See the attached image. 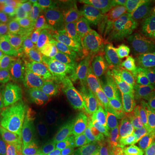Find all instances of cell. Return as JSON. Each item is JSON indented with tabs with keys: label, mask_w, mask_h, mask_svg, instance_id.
I'll return each instance as SVG.
<instances>
[{
	"label": "cell",
	"mask_w": 155,
	"mask_h": 155,
	"mask_svg": "<svg viewBox=\"0 0 155 155\" xmlns=\"http://www.w3.org/2000/svg\"><path fill=\"white\" fill-rule=\"evenodd\" d=\"M138 155H155V131L151 137L148 145L141 150Z\"/></svg>",
	"instance_id": "1f68e13d"
},
{
	"label": "cell",
	"mask_w": 155,
	"mask_h": 155,
	"mask_svg": "<svg viewBox=\"0 0 155 155\" xmlns=\"http://www.w3.org/2000/svg\"><path fill=\"white\" fill-rule=\"evenodd\" d=\"M84 125L94 134L106 155L136 153L134 150L144 149L152 137L145 132L125 127L106 116L86 110L84 112Z\"/></svg>",
	"instance_id": "6da1fadb"
},
{
	"label": "cell",
	"mask_w": 155,
	"mask_h": 155,
	"mask_svg": "<svg viewBox=\"0 0 155 155\" xmlns=\"http://www.w3.org/2000/svg\"><path fill=\"white\" fill-rule=\"evenodd\" d=\"M17 67L15 48L3 47L0 48V72L14 70Z\"/></svg>",
	"instance_id": "4316f807"
},
{
	"label": "cell",
	"mask_w": 155,
	"mask_h": 155,
	"mask_svg": "<svg viewBox=\"0 0 155 155\" xmlns=\"http://www.w3.org/2000/svg\"><path fill=\"white\" fill-rule=\"evenodd\" d=\"M121 4L125 9L118 11L123 17L121 22L126 29L129 48L153 44L155 41V15L152 3L138 1Z\"/></svg>",
	"instance_id": "3957f363"
},
{
	"label": "cell",
	"mask_w": 155,
	"mask_h": 155,
	"mask_svg": "<svg viewBox=\"0 0 155 155\" xmlns=\"http://www.w3.org/2000/svg\"><path fill=\"white\" fill-rule=\"evenodd\" d=\"M106 78L107 77L103 67L97 63L96 60H85L82 63L78 73L72 90V97L75 99L81 97L91 88L101 85Z\"/></svg>",
	"instance_id": "30bf717a"
},
{
	"label": "cell",
	"mask_w": 155,
	"mask_h": 155,
	"mask_svg": "<svg viewBox=\"0 0 155 155\" xmlns=\"http://www.w3.org/2000/svg\"><path fill=\"white\" fill-rule=\"evenodd\" d=\"M52 128V135L80 155H106L91 130L85 125L61 123Z\"/></svg>",
	"instance_id": "277c9868"
},
{
	"label": "cell",
	"mask_w": 155,
	"mask_h": 155,
	"mask_svg": "<svg viewBox=\"0 0 155 155\" xmlns=\"http://www.w3.org/2000/svg\"><path fill=\"white\" fill-rule=\"evenodd\" d=\"M12 71L17 82L23 92L30 99L35 102L37 105H40L42 99L46 98L44 91L49 76L36 69L19 67H17Z\"/></svg>",
	"instance_id": "ba28073f"
},
{
	"label": "cell",
	"mask_w": 155,
	"mask_h": 155,
	"mask_svg": "<svg viewBox=\"0 0 155 155\" xmlns=\"http://www.w3.org/2000/svg\"><path fill=\"white\" fill-rule=\"evenodd\" d=\"M3 47H4V45L2 44V42L0 41V48H3Z\"/></svg>",
	"instance_id": "8d00e7d4"
},
{
	"label": "cell",
	"mask_w": 155,
	"mask_h": 155,
	"mask_svg": "<svg viewBox=\"0 0 155 155\" xmlns=\"http://www.w3.org/2000/svg\"><path fill=\"white\" fill-rule=\"evenodd\" d=\"M152 56H153V63H154L155 65V41L152 44Z\"/></svg>",
	"instance_id": "e575fe53"
},
{
	"label": "cell",
	"mask_w": 155,
	"mask_h": 155,
	"mask_svg": "<svg viewBox=\"0 0 155 155\" xmlns=\"http://www.w3.org/2000/svg\"><path fill=\"white\" fill-rule=\"evenodd\" d=\"M0 22L8 24L20 35H26L31 31L32 17L12 11L7 6L0 8Z\"/></svg>",
	"instance_id": "ffe728a7"
},
{
	"label": "cell",
	"mask_w": 155,
	"mask_h": 155,
	"mask_svg": "<svg viewBox=\"0 0 155 155\" xmlns=\"http://www.w3.org/2000/svg\"><path fill=\"white\" fill-rule=\"evenodd\" d=\"M74 7L84 20L91 21L102 17H114L113 4L101 0H78Z\"/></svg>",
	"instance_id": "9a60e30c"
},
{
	"label": "cell",
	"mask_w": 155,
	"mask_h": 155,
	"mask_svg": "<svg viewBox=\"0 0 155 155\" xmlns=\"http://www.w3.org/2000/svg\"><path fill=\"white\" fill-rule=\"evenodd\" d=\"M31 40L34 41L43 55L52 58L67 55L71 47V43L65 41L59 35Z\"/></svg>",
	"instance_id": "d6986e66"
},
{
	"label": "cell",
	"mask_w": 155,
	"mask_h": 155,
	"mask_svg": "<svg viewBox=\"0 0 155 155\" xmlns=\"http://www.w3.org/2000/svg\"><path fill=\"white\" fill-rule=\"evenodd\" d=\"M11 109L6 105L5 103H3L1 100H0V120L5 116L7 114V112L10 110Z\"/></svg>",
	"instance_id": "d6a6232c"
},
{
	"label": "cell",
	"mask_w": 155,
	"mask_h": 155,
	"mask_svg": "<svg viewBox=\"0 0 155 155\" xmlns=\"http://www.w3.org/2000/svg\"><path fill=\"white\" fill-rule=\"evenodd\" d=\"M116 103H117V101L115 98V97L113 96V94L111 93L110 91L108 88H106L104 99L103 101L102 105L100 106L99 110L97 112V115H99V116L108 115L113 110V108L115 107Z\"/></svg>",
	"instance_id": "4dcf8cb0"
},
{
	"label": "cell",
	"mask_w": 155,
	"mask_h": 155,
	"mask_svg": "<svg viewBox=\"0 0 155 155\" xmlns=\"http://www.w3.org/2000/svg\"><path fill=\"white\" fill-rule=\"evenodd\" d=\"M110 66L104 70L106 77L110 80L130 89L155 105V84L136 72L130 59L110 64Z\"/></svg>",
	"instance_id": "5b68a950"
},
{
	"label": "cell",
	"mask_w": 155,
	"mask_h": 155,
	"mask_svg": "<svg viewBox=\"0 0 155 155\" xmlns=\"http://www.w3.org/2000/svg\"><path fill=\"white\" fill-rule=\"evenodd\" d=\"M67 57L68 61L75 59H83L84 61L88 59L102 60V56L95 48L91 34L87 29H83L78 32L71 43Z\"/></svg>",
	"instance_id": "5bb4252c"
},
{
	"label": "cell",
	"mask_w": 155,
	"mask_h": 155,
	"mask_svg": "<svg viewBox=\"0 0 155 155\" xmlns=\"http://www.w3.org/2000/svg\"><path fill=\"white\" fill-rule=\"evenodd\" d=\"M52 108L54 110L56 115L65 122L84 125L85 110L74 97H67L62 98Z\"/></svg>",
	"instance_id": "e0dca14e"
},
{
	"label": "cell",
	"mask_w": 155,
	"mask_h": 155,
	"mask_svg": "<svg viewBox=\"0 0 155 155\" xmlns=\"http://www.w3.org/2000/svg\"><path fill=\"white\" fill-rule=\"evenodd\" d=\"M40 11L51 25L57 28L61 25L65 15L64 5H62L60 2H52L49 5H43Z\"/></svg>",
	"instance_id": "d4e9b609"
},
{
	"label": "cell",
	"mask_w": 155,
	"mask_h": 155,
	"mask_svg": "<svg viewBox=\"0 0 155 155\" xmlns=\"http://www.w3.org/2000/svg\"><path fill=\"white\" fill-rule=\"evenodd\" d=\"M73 5L66 8L63 21L58 28V35L68 43H72L77 36L84 20Z\"/></svg>",
	"instance_id": "ac0fdd59"
},
{
	"label": "cell",
	"mask_w": 155,
	"mask_h": 155,
	"mask_svg": "<svg viewBox=\"0 0 155 155\" xmlns=\"http://www.w3.org/2000/svg\"><path fill=\"white\" fill-rule=\"evenodd\" d=\"M52 128L41 117L33 118L18 136L22 155H48Z\"/></svg>",
	"instance_id": "8992f818"
},
{
	"label": "cell",
	"mask_w": 155,
	"mask_h": 155,
	"mask_svg": "<svg viewBox=\"0 0 155 155\" xmlns=\"http://www.w3.org/2000/svg\"><path fill=\"white\" fill-rule=\"evenodd\" d=\"M50 1H27V0H13L9 1L8 7L12 11L22 13L23 15L33 17L43 5H49Z\"/></svg>",
	"instance_id": "cb8c5ba5"
},
{
	"label": "cell",
	"mask_w": 155,
	"mask_h": 155,
	"mask_svg": "<svg viewBox=\"0 0 155 155\" xmlns=\"http://www.w3.org/2000/svg\"><path fill=\"white\" fill-rule=\"evenodd\" d=\"M44 96L51 107H54L62 98L72 97V91L63 83L61 72H56L48 78Z\"/></svg>",
	"instance_id": "44dd1931"
},
{
	"label": "cell",
	"mask_w": 155,
	"mask_h": 155,
	"mask_svg": "<svg viewBox=\"0 0 155 155\" xmlns=\"http://www.w3.org/2000/svg\"><path fill=\"white\" fill-rule=\"evenodd\" d=\"M131 155H138L137 153H133V154H131Z\"/></svg>",
	"instance_id": "74e56055"
},
{
	"label": "cell",
	"mask_w": 155,
	"mask_h": 155,
	"mask_svg": "<svg viewBox=\"0 0 155 155\" xmlns=\"http://www.w3.org/2000/svg\"><path fill=\"white\" fill-rule=\"evenodd\" d=\"M104 116H106L125 127L142 131L150 135H153L155 131L151 120L136 110L120 103H116L113 110L108 115Z\"/></svg>",
	"instance_id": "8fae6325"
},
{
	"label": "cell",
	"mask_w": 155,
	"mask_h": 155,
	"mask_svg": "<svg viewBox=\"0 0 155 155\" xmlns=\"http://www.w3.org/2000/svg\"><path fill=\"white\" fill-rule=\"evenodd\" d=\"M28 37L30 39H39L58 35V28L51 25L45 17L39 11L32 17V28Z\"/></svg>",
	"instance_id": "603a6c76"
},
{
	"label": "cell",
	"mask_w": 155,
	"mask_h": 155,
	"mask_svg": "<svg viewBox=\"0 0 155 155\" xmlns=\"http://www.w3.org/2000/svg\"><path fill=\"white\" fill-rule=\"evenodd\" d=\"M59 2L61 3L62 5H66L67 7H68V6L73 5L75 1H67V0H61V1H59Z\"/></svg>",
	"instance_id": "836d02e7"
},
{
	"label": "cell",
	"mask_w": 155,
	"mask_h": 155,
	"mask_svg": "<svg viewBox=\"0 0 155 155\" xmlns=\"http://www.w3.org/2000/svg\"><path fill=\"white\" fill-rule=\"evenodd\" d=\"M0 100L11 110L22 113H32L38 108L19 86L12 70L0 72Z\"/></svg>",
	"instance_id": "52a82bcc"
},
{
	"label": "cell",
	"mask_w": 155,
	"mask_h": 155,
	"mask_svg": "<svg viewBox=\"0 0 155 155\" xmlns=\"http://www.w3.org/2000/svg\"><path fill=\"white\" fill-rule=\"evenodd\" d=\"M32 119L25 113L10 110L0 120V140L18 138L22 128Z\"/></svg>",
	"instance_id": "2e32d148"
},
{
	"label": "cell",
	"mask_w": 155,
	"mask_h": 155,
	"mask_svg": "<svg viewBox=\"0 0 155 155\" xmlns=\"http://www.w3.org/2000/svg\"><path fill=\"white\" fill-rule=\"evenodd\" d=\"M0 155H22L17 138L1 139Z\"/></svg>",
	"instance_id": "f1b7e54d"
},
{
	"label": "cell",
	"mask_w": 155,
	"mask_h": 155,
	"mask_svg": "<svg viewBox=\"0 0 155 155\" xmlns=\"http://www.w3.org/2000/svg\"><path fill=\"white\" fill-rule=\"evenodd\" d=\"M84 61V60L83 59H75L68 61L61 70V76L63 83L71 91L73 88L78 71Z\"/></svg>",
	"instance_id": "484cf974"
},
{
	"label": "cell",
	"mask_w": 155,
	"mask_h": 155,
	"mask_svg": "<svg viewBox=\"0 0 155 155\" xmlns=\"http://www.w3.org/2000/svg\"><path fill=\"white\" fill-rule=\"evenodd\" d=\"M17 67L41 71L43 67L47 56H44L38 47L28 36L22 37L15 47Z\"/></svg>",
	"instance_id": "7c38bea8"
},
{
	"label": "cell",
	"mask_w": 155,
	"mask_h": 155,
	"mask_svg": "<svg viewBox=\"0 0 155 155\" xmlns=\"http://www.w3.org/2000/svg\"><path fill=\"white\" fill-rule=\"evenodd\" d=\"M89 32L102 60L113 64L129 60L126 29L116 17H102L88 22Z\"/></svg>",
	"instance_id": "7a4b0ae2"
},
{
	"label": "cell",
	"mask_w": 155,
	"mask_h": 155,
	"mask_svg": "<svg viewBox=\"0 0 155 155\" xmlns=\"http://www.w3.org/2000/svg\"><path fill=\"white\" fill-rule=\"evenodd\" d=\"M101 85L110 91L117 103H120L123 105L133 109L149 120H151V118L154 116L153 104H152L148 101L145 99L144 97L135 93L130 89L127 88L122 84L115 83L110 80L108 78Z\"/></svg>",
	"instance_id": "9c48e42d"
},
{
	"label": "cell",
	"mask_w": 155,
	"mask_h": 155,
	"mask_svg": "<svg viewBox=\"0 0 155 155\" xmlns=\"http://www.w3.org/2000/svg\"><path fill=\"white\" fill-rule=\"evenodd\" d=\"M21 35L5 22H0V41L5 47L15 48L21 41Z\"/></svg>",
	"instance_id": "83f0119b"
},
{
	"label": "cell",
	"mask_w": 155,
	"mask_h": 155,
	"mask_svg": "<svg viewBox=\"0 0 155 155\" xmlns=\"http://www.w3.org/2000/svg\"><path fill=\"white\" fill-rule=\"evenodd\" d=\"M48 155H80L52 135Z\"/></svg>",
	"instance_id": "f546056e"
},
{
	"label": "cell",
	"mask_w": 155,
	"mask_h": 155,
	"mask_svg": "<svg viewBox=\"0 0 155 155\" xmlns=\"http://www.w3.org/2000/svg\"><path fill=\"white\" fill-rule=\"evenodd\" d=\"M129 59L136 72L155 84V65L152 56V45L130 47Z\"/></svg>",
	"instance_id": "4fadbf2b"
},
{
	"label": "cell",
	"mask_w": 155,
	"mask_h": 155,
	"mask_svg": "<svg viewBox=\"0 0 155 155\" xmlns=\"http://www.w3.org/2000/svg\"><path fill=\"white\" fill-rule=\"evenodd\" d=\"M9 5V1H0V8L7 7Z\"/></svg>",
	"instance_id": "d590c367"
},
{
	"label": "cell",
	"mask_w": 155,
	"mask_h": 155,
	"mask_svg": "<svg viewBox=\"0 0 155 155\" xmlns=\"http://www.w3.org/2000/svg\"><path fill=\"white\" fill-rule=\"evenodd\" d=\"M106 88L102 85H97L91 88L81 97L76 99L79 104L86 111L97 114L104 99Z\"/></svg>",
	"instance_id": "7402d4cb"
}]
</instances>
